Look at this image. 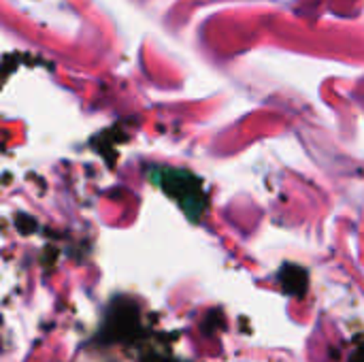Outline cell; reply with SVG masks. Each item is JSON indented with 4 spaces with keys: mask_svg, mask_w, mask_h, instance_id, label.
<instances>
[{
    "mask_svg": "<svg viewBox=\"0 0 364 362\" xmlns=\"http://www.w3.org/2000/svg\"><path fill=\"white\" fill-rule=\"evenodd\" d=\"M177 181H179L177 179V173L175 171H166V181L162 183V188L168 194H173L175 198H188V209L190 207H198L203 203V192H200L198 179L194 175H190V171H188L183 186H179ZM198 209H203V207H198Z\"/></svg>",
    "mask_w": 364,
    "mask_h": 362,
    "instance_id": "cell-1",
    "label": "cell"
}]
</instances>
